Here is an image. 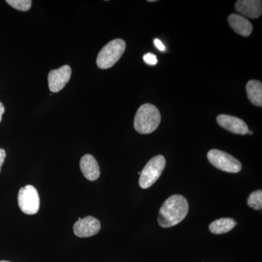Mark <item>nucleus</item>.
Returning <instances> with one entry per match:
<instances>
[{
    "instance_id": "nucleus-1",
    "label": "nucleus",
    "mask_w": 262,
    "mask_h": 262,
    "mask_svg": "<svg viewBox=\"0 0 262 262\" xmlns=\"http://www.w3.org/2000/svg\"><path fill=\"white\" fill-rule=\"evenodd\" d=\"M188 211L187 199L180 194H174L168 198L160 208L158 223L164 228L173 227L185 219Z\"/></svg>"
},
{
    "instance_id": "nucleus-2",
    "label": "nucleus",
    "mask_w": 262,
    "mask_h": 262,
    "mask_svg": "<svg viewBox=\"0 0 262 262\" xmlns=\"http://www.w3.org/2000/svg\"><path fill=\"white\" fill-rule=\"evenodd\" d=\"M161 121V115L158 108L154 105L145 103L141 106L136 114L134 127L141 134L154 132Z\"/></svg>"
},
{
    "instance_id": "nucleus-3",
    "label": "nucleus",
    "mask_w": 262,
    "mask_h": 262,
    "mask_svg": "<svg viewBox=\"0 0 262 262\" xmlns=\"http://www.w3.org/2000/svg\"><path fill=\"white\" fill-rule=\"evenodd\" d=\"M126 48L123 39H116L106 44L98 53L96 63L100 69L106 70L113 67L121 58Z\"/></svg>"
},
{
    "instance_id": "nucleus-4",
    "label": "nucleus",
    "mask_w": 262,
    "mask_h": 262,
    "mask_svg": "<svg viewBox=\"0 0 262 262\" xmlns=\"http://www.w3.org/2000/svg\"><path fill=\"white\" fill-rule=\"evenodd\" d=\"M165 164L166 161L162 155H158L151 158L141 172L139 178L140 187L142 189H148L152 186L162 175Z\"/></svg>"
},
{
    "instance_id": "nucleus-5",
    "label": "nucleus",
    "mask_w": 262,
    "mask_h": 262,
    "mask_svg": "<svg viewBox=\"0 0 262 262\" xmlns=\"http://www.w3.org/2000/svg\"><path fill=\"white\" fill-rule=\"evenodd\" d=\"M207 157L213 166L222 171L236 173H238L242 169V164L239 163L238 160L221 150H210Z\"/></svg>"
},
{
    "instance_id": "nucleus-6",
    "label": "nucleus",
    "mask_w": 262,
    "mask_h": 262,
    "mask_svg": "<svg viewBox=\"0 0 262 262\" xmlns=\"http://www.w3.org/2000/svg\"><path fill=\"white\" fill-rule=\"evenodd\" d=\"M18 206L23 213L28 215L37 213L40 206V200L36 188L27 185L20 188L18 195Z\"/></svg>"
},
{
    "instance_id": "nucleus-7",
    "label": "nucleus",
    "mask_w": 262,
    "mask_h": 262,
    "mask_svg": "<svg viewBox=\"0 0 262 262\" xmlns=\"http://www.w3.org/2000/svg\"><path fill=\"white\" fill-rule=\"evenodd\" d=\"M72 75V69L70 66L64 65L58 70H52L48 75V80L50 91L58 93L68 83Z\"/></svg>"
},
{
    "instance_id": "nucleus-8",
    "label": "nucleus",
    "mask_w": 262,
    "mask_h": 262,
    "mask_svg": "<svg viewBox=\"0 0 262 262\" xmlns=\"http://www.w3.org/2000/svg\"><path fill=\"white\" fill-rule=\"evenodd\" d=\"M75 235L79 237H92L99 232L101 223L93 216L78 219L73 227Z\"/></svg>"
},
{
    "instance_id": "nucleus-9",
    "label": "nucleus",
    "mask_w": 262,
    "mask_h": 262,
    "mask_svg": "<svg viewBox=\"0 0 262 262\" xmlns=\"http://www.w3.org/2000/svg\"><path fill=\"white\" fill-rule=\"evenodd\" d=\"M216 120L221 127L233 134L246 135L249 130L246 122L236 117L220 115L217 117Z\"/></svg>"
},
{
    "instance_id": "nucleus-10",
    "label": "nucleus",
    "mask_w": 262,
    "mask_h": 262,
    "mask_svg": "<svg viewBox=\"0 0 262 262\" xmlns=\"http://www.w3.org/2000/svg\"><path fill=\"white\" fill-rule=\"evenodd\" d=\"M235 9L241 14L250 18H257L261 15V1L259 0H238Z\"/></svg>"
},
{
    "instance_id": "nucleus-11",
    "label": "nucleus",
    "mask_w": 262,
    "mask_h": 262,
    "mask_svg": "<svg viewBox=\"0 0 262 262\" xmlns=\"http://www.w3.org/2000/svg\"><path fill=\"white\" fill-rule=\"evenodd\" d=\"M80 169L84 177L88 180L94 182L99 177V165L93 155H85L81 158Z\"/></svg>"
},
{
    "instance_id": "nucleus-12",
    "label": "nucleus",
    "mask_w": 262,
    "mask_h": 262,
    "mask_svg": "<svg viewBox=\"0 0 262 262\" xmlns=\"http://www.w3.org/2000/svg\"><path fill=\"white\" fill-rule=\"evenodd\" d=\"M228 22L234 32L243 37H248L252 32V24L242 15L231 14L228 17Z\"/></svg>"
},
{
    "instance_id": "nucleus-13",
    "label": "nucleus",
    "mask_w": 262,
    "mask_h": 262,
    "mask_svg": "<svg viewBox=\"0 0 262 262\" xmlns=\"http://www.w3.org/2000/svg\"><path fill=\"white\" fill-rule=\"evenodd\" d=\"M248 99L255 106H262V83L258 80H250L246 84Z\"/></svg>"
},
{
    "instance_id": "nucleus-14",
    "label": "nucleus",
    "mask_w": 262,
    "mask_h": 262,
    "mask_svg": "<svg viewBox=\"0 0 262 262\" xmlns=\"http://www.w3.org/2000/svg\"><path fill=\"white\" fill-rule=\"evenodd\" d=\"M236 225L237 222L233 219L222 218L212 222L209 229L213 234H225L232 230Z\"/></svg>"
},
{
    "instance_id": "nucleus-15",
    "label": "nucleus",
    "mask_w": 262,
    "mask_h": 262,
    "mask_svg": "<svg viewBox=\"0 0 262 262\" xmlns=\"http://www.w3.org/2000/svg\"><path fill=\"white\" fill-rule=\"evenodd\" d=\"M248 205L255 210H261L262 208V192L256 190L251 193L248 198Z\"/></svg>"
},
{
    "instance_id": "nucleus-16",
    "label": "nucleus",
    "mask_w": 262,
    "mask_h": 262,
    "mask_svg": "<svg viewBox=\"0 0 262 262\" xmlns=\"http://www.w3.org/2000/svg\"><path fill=\"white\" fill-rule=\"evenodd\" d=\"M6 3L15 9L20 11H28L32 6L31 0H7Z\"/></svg>"
},
{
    "instance_id": "nucleus-17",
    "label": "nucleus",
    "mask_w": 262,
    "mask_h": 262,
    "mask_svg": "<svg viewBox=\"0 0 262 262\" xmlns=\"http://www.w3.org/2000/svg\"><path fill=\"white\" fill-rule=\"evenodd\" d=\"M143 58H144V61H145V63L149 65L154 66L156 65L157 63H158L157 57L153 53H146V54L144 55Z\"/></svg>"
},
{
    "instance_id": "nucleus-18",
    "label": "nucleus",
    "mask_w": 262,
    "mask_h": 262,
    "mask_svg": "<svg viewBox=\"0 0 262 262\" xmlns=\"http://www.w3.org/2000/svg\"><path fill=\"white\" fill-rule=\"evenodd\" d=\"M5 158H6V152L4 149H0V172H1V167L4 163Z\"/></svg>"
},
{
    "instance_id": "nucleus-19",
    "label": "nucleus",
    "mask_w": 262,
    "mask_h": 262,
    "mask_svg": "<svg viewBox=\"0 0 262 262\" xmlns=\"http://www.w3.org/2000/svg\"><path fill=\"white\" fill-rule=\"evenodd\" d=\"M154 43L155 46H156V47L158 48V50H160V51H165V46H164L163 42H162L160 40V39H155L154 40Z\"/></svg>"
},
{
    "instance_id": "nucleus-20",
    "label": "nucleus",
    "mask_w": 262,
    "mask_h": 262,
    "mask_svg": "<svg viewBox=\"0 0 262 262\" xmlns=\"http://www.w3.org/2000/svg\"><path fill=\"white\" fill-rule=\"evenodd\" d=\"M5 113V106L3 103L0 102V122L2 121V118H3V114Z\"/></svg>"
},
{
    "instance_id": "nucleus-21",
    "label": "nucleus",
    "mask_w": 262,
    "mask_h": 262,
    "mask_svg": "<svg viewBox=\"0 0 262 262\" xmlns=\"http://www.w3.org/2000/svg\"><path fill=\"white\" fill-rule=\"evenodd\" d=\"M247 134H249V135H252L253 131L252 130H248Z\"/></svg>"
},
{
    "instance_id": "nucleus-22",
    "label": "nucleus",
    "mask_w": 262,
    "mask_h": 262,
    "mask_svg": "<svg viewBox=\"0 0 262 262\" xmlns=\"http://www.w3.org/2000/svg\"><path fill=\"white\" fill-rule=\"evenodd\" d=\"M0 262H10V261H0Z\"/></svg>"
}]
</instances>
